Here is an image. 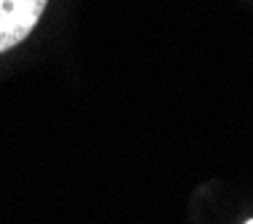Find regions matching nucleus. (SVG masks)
<instances>
[{"mask_svg":"<svg viewBox=\"0 0 253 224\" xmlns=\"http://www.w3.org/2000/svg\"><path fill=\"white\" fill-rule=\"evenodd\" d=\"M48 8V0H0V53L22 45Z\"/></svg>","mask_w":253,"mask_h":224,"instance_id":"obj_1","label":"nucleus"}]
</instances>
